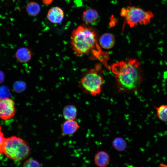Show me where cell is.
<instances>
[{
    "mask_svg": "<svg viewBox=\"0 0 167 167\" xmlns=\"http://www.w3.org/2000/svg\"><path fill=\"white\" fill-rule=\"evenodd\" d=\"M23 167H41L39 163L36 161L30 159L27 160L24 163Z\"/></svg>",
    "mask_w": 167,
    "mask_h": 167,
    "instance_id": "cell-17",
    "label": "cell"
},
{
    "mask_svg": "<svg viewBox=\"0 0 167 167\" xmlns=\"http://www.w3.org/2000/svg\"><path fill=\"white\" fill-rule=\"evenodd\" d=\"M110 20L109 25L111 27H113L116 24L117 20L116 19L111 17Z\"/></svg>",
    "mask_w": 167,
    "mask_h": 167,
    "instance_id": "cell-19",
    "label": "cell"
},
{
    "mask_svg": "<svg viewBox=\"0 0 167 167\" xmlns=\"http://www.w3.org/2000/svg\"><path fill=\"white\" fill-rule=\"evenodd\" d=\"M156 110V116L158 118L164 122H167V105H161L158 107L154 106Z\"/></svg>",
    "mask_w": 167,
    "mask_h": 167,
    "instance_id": "cell-15",
    "label": "cell"
},
{
    "mask_svg": "<svg viewBox=\"0 0 167 167\" xmlns=\"http://www.w3.org/2000/svg\"><path fill=\"white\" fill-rule=\"evenodd\" d=\"M80 125L75 120H66L61 126V135L63 137L73 135L79 129Z\"/></svg>",
    "mask_w": 167,
    "mask_h": 167,
    "instance_id": "cell-7",
    "label": "cell"
},
{
    "mask_svg": "<svg viewBox=\"0 0 167 167\" xmlns=\"http://www.w3.org/2000/svg\"><path fill=\"white\" fill-rule=\"evenodd\" d=\"M71 38L72 49L77 56L92 53L102 62L106 58L107 54L101 52L96 34L92 28L79 26L72 31Z\"/></svg>",
    "mask_w": 167,
    "mask_h": 167,
    "instance_id": "cell-2",
    "label": "cell"
},
{
    "mask_svg": "<svg viewBox=\"0 0 167 167\" xmlns=\"http://www.w3.org/2000/svg\"><path fill=\"white\" fill-rule=\"evenodd\" d=\"M32 53L28 48L22 47L19 48L15 53V57L19 62L24 63L28 62L31 59Z\"/></svg>",
    "mask_w": 167,
    "mask_h": 167,
    "instance_id": "cell-10",
    "label": "cell"
},
{
    "mask_svg": "<svg viewBox=\"0 0 167 167\" xmlns=\"http://www.w3.org/2000/svg\"><path fill=\"white\" fill-rule=\"evenodd\" d=\"M101 69L100 65L96 64L87 72L81 80L82 88L93 96L100 93L104 83Z\"/></svg>",
    "mask_w": 167,
    "mask_h": 167,
    "instance_id": "cell-4",
    "label": "cell"
},
{
    "mask_svg": "<svg viewBox=\"0 0 167 167\" xmlns=\"http://www.w3.org/2000/svg\"><path fill=\"white\" fill-rule=\"evenodd\" d=\"M64 13L61 8L58 7H54L50 9L47 14L49 20L54 24H59L63 20Z\"/></svg>",
    "mask_w": 167,
    "mask_h": 167,
    "instance_id": "cell-8",
    "label": "cell"
},
{
    "mask_svg": "<svg viewBox=\"0 0 167 167\" xmlns=\"http://www.w3.org/2000/svg\"><path fill=\"white\" fill-rule=\"evenodd\" d=\"M158 167H167V165L165 164H161L159 165Z\"/></svg>",
    "mask_w": 167,
    "mask_h": 167,
    "instance_id": "cell-20",
    "label": "cell"
},
{
    "mask_svg": "<svg viewBox=\"0 0 167 167\" xmlns=\"http://www.w3.org/2000/svg\"><path fill=\"white\" fill-rule=\"evenodd\" d=\"M110 157L105 152L100 151L95 156L94 161L96 165L99 167H106L109 164Z\"/></svg>",
    "mask_w": 167,
    "mask_h": 167,
    "instance_id": "cell-11",
    "label": "cell"
},
{
    "mask_svg": "<svg viewBox=\"0 0 167 167\" xmlns=\"http://www.w3.org/2000/svg\"><path fill=\"white\" fill-rule=\"evenodd\" d=\"M128 10L125 18L124 24H126L131 28L138 24L147 25L150 24L154 17L150 11H145L139 7L128 6Z\"/></svg>",
    "mask_w": 167,
    "mask_h": 167,
    "instance_id": "cell-5",
    "label": "cell"
},
{
    "mask_svg": "<svg viewBox=\"0 0 167 167\" xmlns=\"http://www.w3.org/2000/svg\"><path fill=\"white\" fill-rule=\"evenodd\" d=\"M112 145L115 149L119 152L124 151L127 147L126 141L124 138L120 137L115 138L113 140Z\"/></svg>",
    "mask_w": 167,
    "mask_h": 167,
    "instance_id": "cell-14",
    "label": "cell"
},
{
    "mask_svg": "<svg viewBox=\"0 0 167 167\" xmlns=\"http://www.w3.org/2000/svg\"><path fill=\"white\" fill-rule=\"evenodd\" d=\"M27 12L30 15L35 16L40 12V7L39 5L36 2H31L29 3L26 6Z\"/></svg>",
    "mask_w": 167,
    "mask_h": 167,
    "instance_id": "cell-16",
    "label": "cell"
},
{
    "mask_svg": "<svg viewBox=\"0 0 167 167\" xmlns=\"http://www.w3.org/2000/svg\"><path fill=\"white\" fill-rule=\"evenodd\" d=\"M1 154H3L12 160L21 161L29 155L30 148L24 140L15 135L5 138L0 144Z\"/></svg>",
    "mask_w": 167,
    "mask_h": 167,
    "instance_id": "cell-3",
    "label": "cell"
},
{
    "mask_svg": "<svg viewBox=\"0 0 167 167\" xmlns=\"http://www.w3.org/2000/svg\"><path fill=\"white\" fill-rule=\"evenodd\" d=\"M99 15L95 10L89 8L85 11L82 15V20L87 24H94L99 20Z\"/></svg>",
    "mask_w": 167,
    "mask_h": 167,
    "instance_id": "cell-9",
    "label": "cell"
},
{
    "mask_svg": "<svg viewBox=\"0 0 167 167\" xmlns=\"http://www.w3.org/2000/svg\"><path fill=\"white\" fill-rule=\"evenodd\" d=\"M99 43L101 46L105 49L111 48L115 43V39L113 36L109 33L103 34L99 39Z\"/></svg>",
    "mask_w": 167,
    "mask_h": 167,
    "instance_id": "cell-12",
    "label": "cell"
},
{
    "mask_svg": "<svg viewBox=\"0 0 167 167\" xmlns=\"http://www.w3.org/2000/svg\"><path fill=\"white\" fill-rule=\"evenodd\" d=\"M16 113L15 104L12 98L5 97L0 100V118L6 121L14 117Z\"/></svg>",
    "mask_w": 167,
    "mask_h": 167,
    "instance_id": "cell-6",
    "label": "cell"
},
{
    "mask_svg": "<svg viewBox=\"0 0 167 167\" xmlns=\"http://www.w3.org/2000/svg\"><path fill=\"white\" fill-rule=\"evenodd\" d=\"M77 110L75 106L73 105H68L63 109L62 114L66 120H75L76 118Z\"/></svg>",
    "mask_w": 167,
    "mask_h": 167,
    "instance_id": "cell-13",
    "label": "cell"
},
{
    "mask_svg": "<svg viewBox=\"0 0 167 167\" xmlns=\"http://www.w3.org/2000/svg\"><path fill=\"white\" fill-rule=\"evenodd\" d=\"M128 8L127 7L122 8L120 12V15L122 17H125L127 12Z\"/></svg>",
    "mask_w": 167,
    "mask_h": 167,
    "instance_id": "cell-18",
    "label": "cell"
},
{
    "mask_svg": "<svg viewBox=\"0 0 167 167\" xmlns=\"http://www.w3.org/2000/svg\"><path fill=\"white\" fill-rule=\"evenodd\" d=\"M119 92H134L140 87L143 80L141 62L135 58H130L114 63L111 67Z\"/></svg>",
    "mask_w": 167,
    "mask_h": 167,
    "instance_id": "cell-1",
    "label": "cell"
}]
</instances>
